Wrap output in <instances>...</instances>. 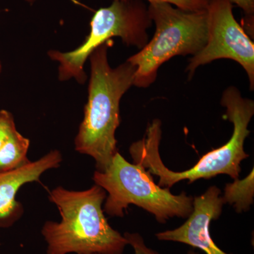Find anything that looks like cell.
<instances>
[{"label": "cell", "instance_id": "obj_4", "mask_svg": "<svg viewBox=\"0 0 254 254\" xmlns=\"http://www.w3.org/2000/svg\"><path fill=\"white\" fill-rule=\"evenodd\" d=\"M148 11L155 23L154 36L127 60L136 68L133 86L139 88L153 84L158 68L174 57L198 54L208 38L207 9L189 11L167 2H153Z\"/></svg>", "mask_w": 254, "mask_h": 254}, {"label": "cell", "instance_id": "obj_6", "mask_svg": "<svg viewBox=\"0 0 254 254\" xmlns=\"http://www.w3.org/2000/svg\"><path fill=\"white\" fill-rule=\"evenodd\" d=\"M148 7L141 0H113L111 5L97 10L91 18V31L83 43L72 51L50 50L48 55L59 63L58 77L62 81L74 78L86 82L84 64L97 48L119 37L128 46L141 50L148 42L147 30L152 26Z\"/></svg>", "mask_w": 254, "mask_h": 254}, {"label": "cell", "instance_id": "obj_11", "mask_svg": "<svg viewBox=\"0 0 254 254\" xmlns=\"http://www.w3.org/2000/svg\"><path fill=\"white\" fill-rule=\"evenodd\" d=\"M254 169L243 180H235L233 183L227 184L224 193V201L232 205L237 213L248 211L254 203Z\"/></svg>", "mask_w": 254, "mask_h": 254}, {"label": "cell", "instance_id": "obj_13", "mask_svg": "<svg viewBox=\"0 0 254 254\" xmlns=\"http://www.w3.org/2000/svg\"><path fill=\"white\" fill-rule=\"evenodd\" d=\"M16 129L12 114L7 110H0V148Z\"/></svg>", "mask_w": 254, "mask_h": 254}, {"label": "cell", "instance_id": "obj_7", "mask_svg": "<svg viewBox=\"0 0 254 254\" xmlns=\"http://www.w3.org/2000/svg\"><path fill=\"white\" fill-rule=\"evenodd\" d=\"M233 4L227 0H209L207 12L208 38L206 45L192 57L187 67L190 79L200 66L220 59L237 62L248 75L254 89V44L234 16Z\"/></svg>", "mask_w": 254, "mask_h": 254}, {"label": "cell", "instance_id": "obj_1", "mask_svg": "<svg viewBox=\"0 0 254 254\" xmlns=\"http://www.w3.org/2000/svg\"><path fill=\"white\" fill-rule=\"evenodd\" d=\"M221 105L226 108L225 117L233 124L231 138L220 148L205 153L192 168L174 172L164 165L159 152L162 123L158 119H154L148 125L142 139L130 146L133 162L143 166L150 175L158 177V185L162 188L170 189L182 180L192 183L200 179L208 180L219 175H229L237 180L242 171L241 163L250 156L244 146L250 133L248 126L254 115V102L243 98L236 87L230 86L222 93Z\"/></svg>", "mask_w": 254, "mask_h": 254}, {"label": "cell", "instance_id": "obj_5", "mask_svg": "<svg viewBox=\"0 0 254 254\" xmlns=\"http://www.w3.org/2000/svg\"><path fill=\"white\" fill-rule=\"evenodd\" d=\"M95 185L108 192L103 211L112 217H123L124 210L135 205L165 223L174 217L187 218L193 211V198L185 192L174 195L162 188L139 164L128 163L119 152L103 172L95 171Z\"/></svg>", "mask_w": 254, "mask_h": 254}, {"label": "cell", "instance_id": "obj_9", "mask_svg": "<svg viewBox=\"0 0 254 254\" xmlns=\"http://www.w3.org/2000/svg\"><path fill=\"white\" fill-rule=\"evenodd\" d=\"M62 160L60 152L53 150L36 161L0 173V227L11 226L21 215V205L15 200L18 190L25 184L39 182L45 172L58 168Z\"/></svg>", "mask_w": 254, "mask_h": 254}, {"label": "cell", "instance_id": "obj_14", "mask_svg": "<svg viewBox=\"0 0 254 254\" xmlns=\"http://www.w3.org/2000/svg\"><path fill=\"white\" fill-rule=\"evenodd\" d=\"M124 236L127 239L128 245L133 247L135 254H160L156 251L147 247L144 240L140 234L125 232Z\"/></svg>", "mask_w": 254, "mask_h": 254}, {"label": "cell", "instance_id": "obj_3", "mask_svg": "<svg viewBox=\"0 0 254 254\" xmlns=\"http://www.w3.org/2000/svg\"><path fill=\"white\" fill-rule=\"evenodd\" d=\"M106 197L96 185L81 191L62 187L50 191L62 220L47 221L42 228L46 254H123L128 242L105 218L102 205Z\"/></svg>", "mask_w": 254, "mask_h": 254}, {"label": "cell", "instance_id": "obj_18", "mask_svg": "<svg viewBox=\"0 0 254 254\" xmlns=\"http://www.w3.org/2000/svg\"><path fill=\"white\" fill-rule=\"evenodd\" d=\"M1 70H2V65H1V62L0 60V73L1 72Z\"/></svg>", "mask_w": 254, "mask_h": 254}, {"label": "cell", "instance_id": "obj_2", "mask_svg": "<svg viewBox=\"0 0 254 254\" xmlns=\"http://www.w3.org/2000/svg\"><path fill=\"white\" fill-rule=\"evenodd\" d=\"M110 41L90 55L91 78L84 118L75 138V149L94 158L97 171L103 172L111 163L117 148V128L120 125V104L133 86L136 67L128 61L116 68L110 66Z\"/></svg>", "mask_w": 254, "mask_h": 254}, {"label": "cell", "instance_id": "obj_15", "mask_svg": "<svg viewBox=\"0 0 254 254\" xmlns=\"http://www.w3.org/2000/svg\"><path fill=\"white\" fill-rule=\"evenodd\" d=\"M232 4H236L243 10L246 23L250 32L254 30V0H227Z\"/></svg>", "mask_w": 254, "mask_h": 254}, {"label": "cell", "instance_id": "obj_17", "mask_svg": "<svg viewBox=\"0 0 254 254\" xmlns=\"http://www.w3.org/2000/svg\"><path fill=\"white\" fill-rule=\"evenodd\" d=\"M25 1H27V2L31 3V4H32V3H33L34 2V1H36V0H25Z\"/></svg>", "mask_w": 254, "mask_h": 254}, {"label": "cell", "instance_id": "obj_10", "mask_svg": "<svg viewBox=\"0 0 254 254\" xmlns=\"http://www.w3.org/2000/svg\"><path fill=\"white\" fill-rule=\"evenodd\" d=\"M30 141L17 129L12 132L0 148V173L11 171L29 163L27 153Z\"/></svg>", "mask_w": 254, "mask_h": 254}, {"label": "cell", "instance_id": "obj_8", "mask_svg": "<svg viewBox=\"0 0 254 254\" xmlns=\"http://www.w3.org/2000/svg\"><path fill=\"white\" fill-rule=\"evenodd\" d=\"M221 190L216 186L210 187L199 196L193 198V211L183 225L175 230L158 232L155 235L161 241L180 242L199 249L206 254L225 253L215 245L210 236V224L220 218L225 204Z\"/></svg>", "mask_w": 254, "mask_h": 254}, {"label": "cell", "instance_id": "obj_16", "mask_svg": "<svg viewBox=\"0 0 254 254\" xmlns=\"http://www.w3.org/2000/svg\"><path fill=\"white\" fill-rule=\"evenodd\" d=\"M187 254H199L197 253V252H195L194 251L190 250V251H189L188 253H187Z\"/></svg>", "mask_w": 254, "mask_h": 254}, {"label": "cell", "instance_id": "obj_12", "mask_svg": "<svg viewBox=\"0 0 254 254\" xmlns=\"http://www.w3.org/2000/svg\"><path fill=\"white\" fill-rule=\"evenodd\" d=\"M127 1V0H121ZM149 3L167 2L177 8L189 11H198L207 9L209 0H147Z\"/></svg>", "mask_w": 254, "mask_h": 254}]
</instances>
